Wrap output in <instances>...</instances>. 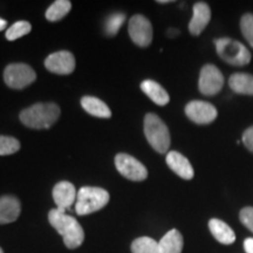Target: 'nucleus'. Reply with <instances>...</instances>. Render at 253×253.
<instances>
[{
    "label": "nucleus",
    "mask_w": 253,
    "mask_h": 253,
    "mask_svg": "<svg viewBox=\"0 0 253 253\" xmlns=\"http://www.w3.org/2000/svg\"><path fill=\"white\" fill-rule=\"evenodd\" d=\"M49 224L62 236L63 243L68 249L74 250L82 245L84 232L82 226L74 217L69 216L59 209H52L48 213Z\"/></svg>",
    "instance_id": "f257e3e1"
},
{
    "label": "nucleus",
    "mask_w": 253,
    "mask_h": 253,
    "mask_svg": "<svg viewBox=\"0 0 253 253\" xmlns=\"http://www.w3.org/2000/svg\"><path fill=\"white\" fill-rule=\"evenodd\" d=\"M60 114L56 103H36L20 113V121L32 129H48L58 121Z\"/></svg>",
    "instance_id": "f03ea898"
},
{
    "label": "nucleus",
    "mask_w": 253,
    "mask_h": 253,
    "mask_svg": "<svg viewBox=\"0 0 253 253\" xmlns=\"http://www.w3.org/2000/svg\"><path fill=\"white\" fill-rule=\"evenodd\" d=\"M109 192L97 186H82L78 191L75 202V212L79 216H86L96 212L109 203Z\"/></svg>",
    "instance_id": "7ed1b4c3"
},
{
    "label": "nucleus",
    "mask_w": 253,
    "mask_h": 253,
    "mask_svg": "<svg viewBox=\"0 0 253 253\" xmlns=\"http://www.w3.org/2000/svg\"><path fill=\"white\" fill-rule=\"evenodd\" d=\"M144 135L147 141L160 154L168 153L170 147V132L166 123L156 114L149 113L144 118Z\"/></svg>",
    "instance_id": "20e7f679"
},
{
    "label": "nucleus",
    "mask_w": 253,
    "mask_h": 253,
    "mask_svg": "<svg viewBox=\"0 0 253 253\" xmlns=\"http://www.w3.org/2000/svg\"><path fill=\"white\" fill-rule=\"evenodd\" d=\"M214 46L220 59L229 65L242 67L251 61V53L246 48V46L239 41L230 39V38H220V39L214 40Z\"/></svg>",
    "instance_id": "39448f33"
},
{
    "label": "nucleus",
    "mask_w": 253,
    "mask_h": 253,
    "mask_svg": "<svg viewBox=\"0 0 253 253\" xmlns=\"http://www.w3.org/2000/svg\"><path fill=\"white\" fill-rule=\"evenodd\" d=\"M37 79L34 69L26 63H11L4 71V81L12 89H24Z\"/></svg>",
    "instance_id": "423d86ee"
},
{
    "label": "nucleus",
    "mask_w": 253,
    "mask_h": 253,
    "mask_svg": "<svg viewBox=\"0 0 253 253\" xmlns=\"http://www.w3.org/2000/svg\"><path fill=\"white\" fill-rule=\"evenodd\" d=\"M115 167L123 177L132 182H142L147 179L148 170L140 161L131 155L118 154L115 157Z\"/></svg>",
    "instance_id": "0eeeda50"
},
{
    "label": "nucleus",
    "mask_w": 253,
    "mask_h": 253,
    "mask_svg": "<svg viewBox=\"0 0 253 253\" xmlns=\"http://www.w3.org/2000/svg\"><path fill=\"white\" fill-rule=\"evenodd\" d=\"M224 87V75L214 65H205L201 69L198 80L199 91L205 96H213Z\"/></svg>",
    "instance_id": "6e6552de"
},
{
    "label": "nucleus",
    "mask_w": 253,
    "mask_h": 253,
    "mask_svg": "<svg viewBox=\"0 0 253 253\" xmlns=\"http://www.w3.org/2000/svg\"><path fill=\"white\" fill-rule=\"evenodd\" d=\"M129 36L135 45L148 47L153 41V26L144 15L135 14L129 20Z\"/></svg>",
    "instance_id": "1a4fd4ad"
},
{
    "label": "nucleus",
    "mask_w": 253,
    "mask_h": 253,
    "mask_svg": "<svg viewBox=\"0 0 253 253\" xmlns=\"http://www.w3.org/2000/svg\"><path fill=\"white\" fill-rule=\"evenodd\" d=\"M185 114L196 125H209L217 119L218 112L213 104L195 100L186 104Z\"/></svg>",
    "instance_id": "9d476101"
},
{
    "label": "nucleus",
    "mask_w": 253,
    "mask_h": 253,
    "mask_svg": "<svg viewBox=\"0 0 253 253\" xmlns=\"http://www.w3.org/2000/svg\"><path fill=\"white\" fill-rule=\"evenodd\" d=\"M45 67L54 74H72L75 69V58L68 50H59V52L47 56L45 60Z\"/></svg>",
    "instance_id": "9b49d317"
},
{
    "label": "nucleus",
    "mask_w": 253,
    "mask_h": 253,
    "mask_svg": "<svg viewBox=\"0 0 253 253\" xmlns=\"http://www.w3.org/2000/svg\"><path fill=\"white\" fill-rule=\"evenodd\" d=\"M52 196L56 204V209L66 212L77 202L78 192L75 190V186L71 182L62 181L56 183L54 188H53Z\"/></svg>",
    "instance_id": "f8f14e48"
},
{
    "label": "nucleus",
    "mask_w": 253,
    "mask_h": 253,
    "mask_svg": "<svg viewBox=\"0 0 253 253\" xmlns=\"http://www.w3.org/2000/svg\"><path fill=\"white\" fill-rule=\"evenodd\" d=\"M194 14L189 23V31L191 36L198 37L205 30L211 20V9L207 2L198 1L194 5Z\"/></svg>",
    "instance_id": "ddd939ff"
},
{
    "label": "nucleus",
    "mask_w": 253,
    "mask_h": 253,
    "mask_svg": "<svg viewBox=\"0 0 253 253\" xmlns=\"http://www.w3.org/2000/svg\"><path fill=\"white\" fill-rule=\"evenodd\" d=\"M167 164L177 176H179L183 179L194 178L195 171L190 161L184 155H182L178 151H169L167 155Z\"/></svg>",
    "instance_id": "4468645a"
},
{
    "label": "nucleus",
    "mask_w": 253,
    "mask_h": 253,
    "mask_svg": "<svg viewBox=\"0 0 253 253\" xmlns=\"http://www.w3.org/2000/svg\"><path fill=\"white\" fill-rule=\"evenodd\" d=\"M20 202L13 196L0 198V224L13 223L20 214Z\"/></svg>",
    "instance_id": "2eb2a0df"
},
{
    "label": "nucleus",
    "mask_w": 253,
    "mask_h": 253,
    "mask_svg": "<svg viewBox=\"0 0 253 253\" xmlns=\"http://www.w3.org/2000/svg\"><path fill=\"white\" fill-rule=\"evenodd\" d=\"M209 229L211 235L214 237L217 242L224 245H231L236 242L235 231L227 225L225 221L212 218L209 221Z\"/></svg>",
    "instance_id": "dca6fc26"
},
{
    "label": "nucleus",
    "mask_w": 253,
    "mask_h": 253,
    "mask_svg": "<svg viewBox=\"0 0 253 253\" xmlns=\"http://www.w3.org/2000/svg\"><path fill=\"white\" fill-rule=\"evenodd\" d=\"M141 89L157 106H166L169 103L170 96L168 91L154 80H144L141 84Z\"/></svg>",
    "instance_id": "f3484780"
},
{
    "label": "nucleus",
    "mask_w": 253,
    "mask_h": 253,
    "mask_svg": "<svg viewBox=\"0 0 253 253\" xmlns=\"http://www.w3.org/2000/svg\"><path fill=\"white\" fill-rule=\"evenodd\" d=\"M184 240L178 230L172 229L162 237L158 242L161 253H182Z\"/></svg>",
    "instance_id": "a211bd4d"
},
{
    "label": "nucleus",
    "mask_w": 253,
    "mask_h": 253,
    "mask_svg": "<svg viewBox=\"0 0 253 253\" xmlns=\"http://www.w3.org/2000/svg\"><path fill=\"white\" fill-rule=\"evenodd\" d=\"M82 108L88 114L100 119H109L112 116L109 107L102 100L94 96H84L81 99Z\"/></svg>",
    "instance_id": "6ab92c4d"
},
{
    "label": "nucleus",
    "mask_w": 253,
    "mask_h": 253,
    "mask_svg": "<svg viewBox=\"0 0 253 253\" xmlns=\"http://www.w3.org/2000/svg\"><path fill=\"white\" fill-rule=\"evenodd\" d=\"M229 86L237 94L253 96V75L235 73L229 79Z\"/></svg>",
    "instance_id": "aec40b11"
},
{
    "label": "nucleus",
    "mask_w": 253,
    "mask_h": 253,
    "mask_svg": "<svg viewBox=\"0 0 253 253\" xmlns=\"http://www.w3.org/2000/svg\"><path fill=\"white\" fill-rule=\"evenodd\" d=\"M72 9V2L68 0H56L52 5L47 8L46 19L47 20L55 23V21L61 20L69 13Z\"/></svg>",
    "instance_id": "412c9836"
},
{
    "label": "nucleus",
    "mask_w": 253,
    "mask_h": 253,
    "mask_svg": "<svg viewBox=\"0 0 253 253\" xmlns=\"http://www.w3.org/2000/svg\"><path fill=\"white\" fill-rule=\"evenodd\" d=\"M132 253H161L158 243L150 237H140L131 243Z\"/></svg>",
    "instance_id": "4be33fe9"
},
{
    "label": "nucleus",
    "mask_w": 253,
    "mask_h": 253,
    "mask_svg": "<svg viewBox=\"0 0 253 253\" xmlns=\"http://www.w3.org/2000/svg\"><path fill=\"white\" fill-rule=\"evenodd\" d=\"M32 30L31 24L28 21H17L6 31V39L9 41H14L19 38L27 36Z\"/></svg>",
    "instance_id": "5701e85b"
},
{
    "label": "nucleus",
    "mask_w": 253,
    "mask_h": 253,
    "mask_svg": "<svg viewBox=\"0 0 253 253\" xmlns=\"http://www.w3.org/2000/svg\"><path fill=\"white\" fill-rule=\"evenodd\" d=\"M20 149V142L11 136H0V156L15 154Z\"/></svg>",
    "instance_id": "b1692460"
},
{
    "label": "nucleus",
    "mask_w": 253,
    "mask_h": 253,
    "mask_svg": "<svg viewBox=\"0 0 253 253\" xmlns=\"http://www.w3.org/2000/svg\"><path fill=\"white\" fill-rule=\"evenodd\" d=\"M126 21V15L123 13H114L108 17L106 21V26H104V30H106V33L108 36H115L118 33L120 28Z\"/></svg>",
    "instance_id": "393cba45"
},
{
    "label": "nucleus",
    "mask_w": 253,
    "mask_h": 253,
    "mask_svg": "<svg viewBox=\"0 0 253 253\" xmlns=\"http://www.w3.org/2000/svg\"><path fill=\"white\" fill-rule=\"evenodd\" d=\"M240 30L246 41L253 48V14L246 13L240 19Z\"/></svg>",
    "instance_id": "a878e982"
},
{
    "label": "nucleus",
    "mask_w": 253,
    "mask_h": 253,
    "mask_svg": "<svg viewBox=\"0 0 253 253\" xmlns=\"http://www.w3.org/2000/svg\"><path fill=\"white\" fill-rule=\"evenodd\" d=\"M239 219L242 221L243 225L253 233V208L246 207L242 209L239 213Z\"/></svg>",
    "instance_id": "bb28decb"
},
{
    "label": "nucleus",
    "mask_w": 253,
    "mask_h": 253,
    "mask_svg": "<svg viewBox=\"0 0 253 253\" xmlns=\"http://www.w3.org/2000/svg\"><path fill=\"white\" fill-rule=\"evenodd\" d=\"M242 140L245 147L248 148L251 153H253V126H249V128L243 132Z\"/></svg>",
    "instance_id": "cd10ccee"
},
{
    "label": "nucleus",
    "mask_w": 253,
    "mask_h": 253,
    "mask_svg": "<svg viewBox=\"0 0 253 253\" xmlns=\"http://www.w3.org/2000/svg\"><path fill=\"white\" fill-rule=\"evenodd\" d=\"M244 250L246 253H253V238H246L244 240Z\"/></svg>",
    "instance_id": "c85d7f7f"
},
{
    "label": "nucleus",
    "mask_w": 253,
    "mask_h": 253,
    "mask_svg": "<svg viewBox=\"0 0 253 253\" xmlns=\"http://www.w3.org/2000/svg\"><path fill=\"white\" fill-rule=\"evenodd\" d=\"M178 34H179V31L173 30V28H170V30H168V32H167V36L170 37V38H173V37L178 36Z\"/></svg>",
    "instance_id": "c756f323"
},
{
    "label": "nucleus",
    "mask_w": 253,
    "mask_h": 253,
    "mask_svg": "<svg viewBox=\"0 0 253 253\" xmlns=\"http://www.w3.org/2000/svg\"><path fill=\"white\" fill-rule=\"evenodd\" d=\"M6 25H7V21L0 18V31H4L6 28Z\"/></svg>",
    "instance_id": "7c9ffc66"
},
{
    "label": "nucleus",
    "mask_w": 253,
    "mask_h": 253,
    "mask_svg": "<svg viewBox=\"0 0 253 253\" xmlns=\"http://www.w3.org/2000/svg\"><path fill=\"white\" fill-rule=\"evenodd\" d=\"M158 4H168V2H171L170 0H158Z\"/></svg>",
    "instance_id": "2f4dec72"
},
{
    "label": "nucleus",
    "mask_w": 253,
    "mask_h": 253,
    "mask_svg": "<svg viewBox=\"0 0 253 253\" xmlns=\"http://www.w3.org/2000/svg\"><path fill=\"white\" fill-rule=\"evenodd\" d=\"M0 253H4V252H2V250H1V249H0Z\"/></svg>",
    "instance_id": "473e14b6"
}]
</instances>
